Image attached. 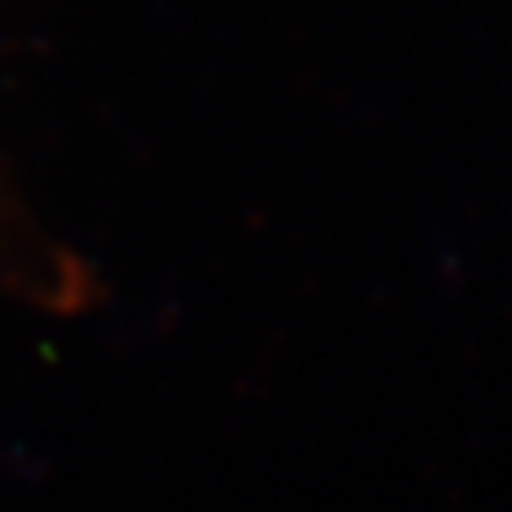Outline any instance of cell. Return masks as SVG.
I'll use <instances>...</instances> for the list:
<instances>
[{
    "label": "cell",
    "instance_id": "6da1fadb",
    "mask_svg": "<svg viewBox=\"0 0 512 512\" xmlns=\"http://www.w3.org/2000/svg\"><path fill=\"white\" fill-rule=\"evenodd\" d=\"M0 230L13 234V238H21V242H57V238L37 222V214L21 202V194L13 190V182L5 186V178H0Z\"/></svg>",
    "mask_w": 512,
    "mask_h": 512
}]
</instances>
